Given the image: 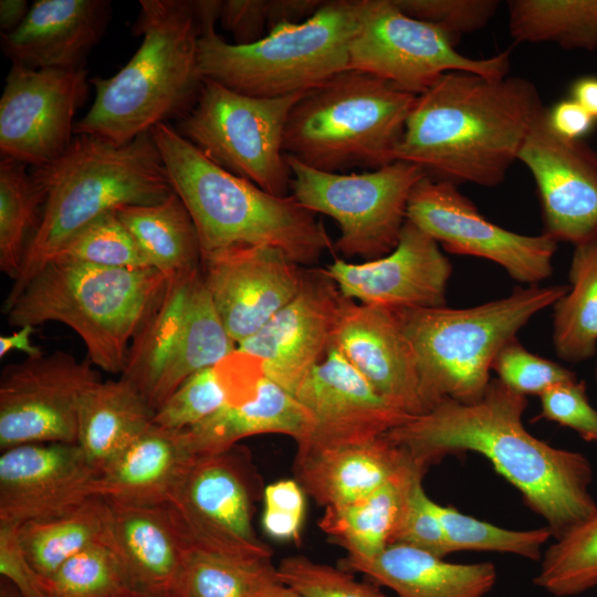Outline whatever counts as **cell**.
Segmentation results:
<instances>
[{
	"instance_id": "cell-11",
	"label": "cell",
	"mask_w": 597,
	"mask_h": 597,
	"mask_svg": "<svg viewBox=\"0 0 597 597\" xmlns=\"http://www.w3.org/2000/svg\"><path fill=\"white\" fill-rule=\"evenodd\" d=\"M304 94L255 97L203 78L176 129L223 169L272 195L289 196L292 175L283 150L284 130Z\"/></svg>"
},
{
	"instance_id": "cell-52",
	"label": "cell",
	"mask_w": 597,
	"mask_h": 597,
	"mask_svg": "<svg viewBox=\"0 0 597 597\" xmlns=\"http://www.w3.org/2000/svg\"><path fill=\"white\" fill-rule=\"evenodd\" d=\"M552 129L559 136L577 140L588 134L595 119L573 98L557 102L547 109Z\"/></svg>"
},
{
	"instance_id": "cell-24",
	"label": "cell",
	"mask_w": 597,
	"mask_h": 597,
	"mask_svg": "<svg viewBox=\"0 0 597 597\" xmlns=\"http://www.w3.org/2000/svg\"><path fill=\"white\" fill-rule=\"evenodd\" d=\"M294 397L312 419L310 437L297 448L371 439L411 418L379 395L332 346L298 385Z\"/></svg>"
},
{
	"instance_id": "cell-34",
	"label": "cell",
	"mask_w": 597,
	"mask_h": 597,
	"mask_svg": "<svg viewBox=\"0 0 597 597\" xmlns=\"http://www.w3.org/2000/svg\"><path fill=\"white\" fill-rule=\"evenodd\" d=\"M116 212L150 268L167 279L201 270L195 222L175 191L161 202L125 206Z\"/></svg>"
},
{
	"instance_id": "cell-30",
	"label": "cell",
	"mask_w": 597,
	"mask_h": 597,
	"mask_svg": "<svg viewBox=\"0 0 597 597\" xmlns=\"http://www.w3.org/2000/svg\"><path fill=\"white\" fill-rule=\"evenodd\" d=\"M311 430L307 410L294 395L264 376L251 399L228 406L182 432L192 452L203 455L227 451L241 439L264 433L285 434L300 444Z\"/></svg>"
},
{
	"instance_id": "cell-42",
	"label": "cell",
	"mask_w": 597,
	"mask_h": 597,
	"mask_svg": "<svg viewBox=\"0 0 597 597\" xmlns=\"http://www.w3.org/2000/svg\"><path fill=\"white\" fill-rule=\"evenodd\" d=\"M44 585L49 597L137 596L118 558L104 541L69 558L44 579Z\"/></svg>"
},
{
	"instance_id": "cell-40",
	"label": "cell",
	"mask_w": 597,
	"mask_h": 597,
	"mask_svg": "<svg viewBox=\"0 0 597 597\" xmlns=\"http://www.w3.org/2000/svg\"><path fill=\"white\" fill-rule=\"evenodd\" d=\"M533 579L555 597H573L597 586V511L555 540Z\"/></svg>"
},
{
	"instance_id": "cell-4",
	"label": "cell",
	"mask_w": 597,
	"mask_h": 597,
	"mask_svg": "<svg viewBox=\"0 0 597 597\" xmlns=\"http://www.w3.org/2000/svg\"><path fill=\"white\" fill-rule=\"evenodd\" d=\"M150 134L195 222L202 259L231 248L269 245L298 265H311L332 249L321 221L292 195H272L223 169L168 123Z\"/></svg>"
},
{
	"instance_id": "cell-29",
	"label": "cell",
	"mask_w": 597,
	"mask_h": 597,
	"mask_svg": "<svg viewBox=\"0 0 597 597\" xmlns=\"http://www.w3.org/2000/svg\"><path fill=\"white\" fill-rule=\"evenodd\" d=\"M195 455L182 430L153 423L100 473L95 496L127 505H165Z\"/></svg>"
},
{
	"instance_id": "cell-38",
	"label": "cell",
	"mask_w": 597,
	"mask_h": 597,
	"mask_svg": "<svg viewBox=\"0 0 597 597\" xmlns=\"http://www.w3.org/2000/svg\"><path fill=\"white\" fill-rule=\"evenodd\" d=\"M507 9L516 42L597 49V0H510Z\"/></svg>"
},
{
	"instance_id": "cell-46",
	"label": "cell",
	"mask_w": 597,
	"mask_h": 597,
	"mask_svg": "<svg viewBox=\"0 0 597 597\" xmlns=\"http://www.w3.org/2000/svg\"><path fill=\"white\" fill-rule=\"evenodd\" d=\"M423 478L425 475L417 476L408 490L391 544L410 545L444 558L449 555V551L443 527L436 510V502L423 489Z\"/></svg>"
},
{
	"instance_id": "cell-36",
	"label": "cell",
	"mask_w": 597,
	"mask_h": 597,
	"mask_svg": "<svg viewBox=\"0 0 597 597\" xmlns=\"http://www.w3.org/2000/svg\"><path fill=\"white\" fill-rule=\"evenodd\" d=\"M568 291L553 305V346L579 364L597 352V241L574 247Z\"/></svg>"
},
{
	"instance_id": "cell-16",
	"label": "cell",
	"mask_w": 597,
	"mask_h": 597,
	"mask_svg": "<svg viewBox=\"0 0 597 597\" xmlns=\"http://www.w3.org/2000/svg\"><path fill=\"white\" fill-rule=\"evenodd\" d=\"M101 380L86 358L54 350L10 364L0 377V449L38 442L76 443L86 392Z\"/></svg>"
},
{
	"instance_id": "cell-58",
	"label": "cell",
	"mask_w": 597,
	"mask_h": 597,
	"mask_svg": "<svg viewBox=\"0 0 597 597\" xmlns=\"http://www.w3.org/2000/svg\"><path fill=\"white\" fill-rule=\"evenodd\" d=\"M595 380H596V384H597V363H596V368H595Z\"/></svg>"
},
{
	"instance_id": "cell-20",
	"label": "cell",
	"mask_w": 597,
	"mask_h": 597,
	"mask_svg": "<svg viewBox=\"0 0 597 597\" xmlns=\"http://www.w3.org/2000/svg\"><path fill=\"white\" fill-rule=\"evenodd\" d=\"M324 270L346 298L416 310L447 305L452 264L436 240L407 220L390 253L363 263L337 259Z\"/></svg>"
},
{
	"instance_id": "cell-18",
	"label": "cell",
	"mask_w": 597,
	"mask_h": 597,
	"mask_svg": "<svg viewBox=\"0 0 597 597\" xmlns=\"http://www.w3.org/2000/svg\"><path fill=\"white\" fill-rule=\"evenodd\" d=\"M517 160L534 178L543 234L574 247L597 241V151L556 134L545 108Z\"/></svg>"
},
{
	"instance_id": "cell-54",
	"label": "cell",
	"mask_w": 597,
	"mask_h": 597,
	"mask_svg": "<svg viewBox=\"0 0 597 597\" xmlns=\"http://www.w3.org/2000/svg\"><path fill=\"white\" fill-rule=\"evenodd\" d=\"M576 101L595 121L597 119V77L584 76L576 80L570 88Z\"/></svg>"
},
{
	"instance_id": "cell-14",
	"label": "cell",
	"mask_w": 597,
	"mask_h": 597,
	"mask_svg": "<svg viewBox=\"0 0 597 597\" xmlns=\"http://www.w3.org/2000/svg\"><path fill=\"white\" fill-rule=\"evenodd\" d=\"M256 475L249 453L195 455L166 504L190 546L240 556H272L254 532Z\"/></svg>"
},
{
	"instance_id": "cell-12",
	"label": "cell",
	"mask_w": 597,
	"mask_h": 597,
	"mask_svg": "<svg viewBox=\"0 0 597 597\" xmlns=\"http://www.w3.org/2000/svg\"><path fill=\"white\" fill-rule=\"evenodd\" d=\"M285 159L295 200L338 224L336 250L370 261L396 248L411 191L426 176L421 167L395 160L362 174H341L310 167L286 154Z\"/></svg>"
},
{
	"instance_id": "cell-33",
	"label": "cell",
	"mask_w": 597,
	"mask_h": 597,
	"mask_svg": "<svg viewBox=\"0 0 597 597\" xmlns=\"http://www.w3.org/2000/svg\"><path fill=\"white\" fill-rule=\"evenodd\" d=\"M428 469L415 461L371 494L348 504L326 507L318 527L347 555L374 557L380 554L391 544L411 483Z\"/></svg>"
},
{
	"instance_id": "cell-37",
	"label": "cell",
	"mask_w": 597,
	"mask_h": 597,
	"mask_svg": "<svg viewBox=\"0 0 597 597\" xmlns=\"http://www.w3.org/2000/svg\"><path fill=\"white\" fill-rule=\"evenodd\" d=\"M105 528V500L92 496L64 514L22 524L19 537L32 567L48 579L69 558L103 542Z\"/></svg>"
},
{
	"instance_id": "cell-25",
	"label": "cell",
	"mask_w": 597,
	"mask_h": 597,
	"mask_svg": "<svg viewBox=\"0 0 597 597\" xmlns=\"http://www.w3.org/2000/svg\"><path fill=\"white\" fill-rule=\"evenodd\" d=\"M104 542L118 558L139 597H171L189 546L165 505L106 501Z\"/></svg>"
},
{
	"instance_id": "cell-28",
	"label": "cell",
	"mask_w": 597,
	"mask_h": 597,
	"mask_svg": "<svg viewBox=\"0 0 597 597\" xmlns=\"http://www.w3.org/2000/svg\"><path fill=\"white\" fill-rule=\"evenodd\" d=\"M338 564L391 589L397 597H485L498 580L492 562L451 563L400 543L389 544L374 557L346 554Z\"/></svg>"
},
{
	"instance_id": "cell-59",
	"label": "cell",
	"mask_w": 597,
	"mask_h": 597,
	"mask_svg": "<svg viewBox=\"0 0 597 597\" xmlns=\"http://www.w3.org/2000/svg\"><path fill=\"white\" fill-rule=\"evenodd\" d=\"M121 597H137V596H121Z\"/></svg>"
},
{
	"instance_id": "cell-2",
	"label": "cell",
	"mask_w": 597,
	"mask_h": 597,
	"mask_svg": "<svg viewBox=\"0 0 597 597\" xmlns=\"http://www.w3.org/2000/svg\"><path fill=\"white\" fill-rule=\"evenodd\" d=\"M544 109L537 87L521 76L448 72L418 95L395 160L434 180L495 187Z\"/></svg>"
},
{
	"instance_id": "cell-41",
	"label": "cell",
	"mask_w": 597,
	"mask_h": 597,
	"mask_svg": "<svg viewBox=\"0 0 597 597\" xmlns=\"http://www.w3.org/2000/svg\"><path fill=\"white\" fill-rule=\"evenodd\" d=\"M449 554L462 551L495 552L541 561L543 547L553 537L547 526L532 530L504 528L449 505L436 503Z\"/></svg>"
},
{
	"instance_id": "cell-50",
	"label": "cell",
	"mask_w": 597,
	"mask_h": 597,
	"mask_svg": "<svg viewBox=\"0 0 597 597\" xmlns=\"http://www.w3.org/2000/svg\"><path fill=\"white\" fill-rule=\"evenodd\" d=\"M20 525L0 523V573L22 597H49L44 579L28 559L19 537Z\"/></svg>"
},
{
	"instance_id": "cell-53",
	"label": "cell",
	"mask_w": 597,
	"mask_h": 597,
	"mask_svg": "<svg viewBox=\"0 0 597 597\" xmlns=\"http://www.w3.org/2000/svg\"><path fill=\"white\" fill-rule=\"evenodd\" d=\"M34 326L25 325L11 335L0 336V357L3 358L9 352L17 349L27 354V357L39 356L42 350L31 343Z\"/></svg>"
},
{
	"instance_id": "cell-15",
	"label": "cell",
	"mask_w": 597,
	"mask_h": 597,
	"mask_svg": "<svg viewBox=\"0 0 597 597\" xmlns=\"http://www.w3.org/2000/svg\"><path fill=\"white\" fill-rule=\"evenodd\" d=\"M407 220L447 252L496 263L521 284L538 285L553 273L556 241L491 222L455 185L425 176L411 191Z\"/></svg>"
},
{
	"instance_id": "cell-44",
	"label": "cell",
	"mask_w": 597,
	"mask_h": 597,
	"mask_svg": "<svg viewBox=\"0 0 597 597\" xmlns=\"http://www.w3.org/2000/svg\"><path fill=\"white\" fill-rule=\"evenodd\" d=\"M276 569L280 582L302 597H390L373 582H359L352 572L303 555L282 558Z\"/></svg>"
},
{
	"instance_id": "cell-32",
	"label": "cell",
	"mask_w": 597,
	"mask_h": 597,
	"mask_svg": "<svg viewBox=\"0 0 597 597\" xmlns=\"http://www.w3.org/2000/svg\"><path fill=\"white\" fill-rule=\"evenodd\" d=\"M263 378L262 362L235 349L189 376L155 411L153 422L169 430L188 429L228 406L251 399Z\"/></svg>"
},
{
	"instance_id": "cell-26",
	"label": "cell",
	"mask_w": 597,
	"mask_h": 597,
	"mask_svg": "<svg viewBox=\"0 0 597 597\" xmlns=\"http://www.w3.org/2000/svg\"><path fill=\"white\" fill-rule=\"evenodd\" d=\"M109 18L111 2L106 0H38L19 28L1 33V49L12 64L83 67Z\"/></svg>"
},
{
	"instance_id": "cell-35",
	"label": "cell",
	"mask_w": 597,
	"mask_h": 597,
	"mask_svg": "<svg viewBox=\"0 0 597 597\" xmlns=\"http://www.w3.org/2000/svg\"><path fill=\"white\" fill-rule=\"evenodd\" d=\"M283 584L272 556L188 546L171 597H275Z\"/></svg>"
},
{
	"instance_id": "cell-57",
	"label": "cell",
	"mask_w": 597,
	"mask_h": 597,
	"mask_svg": "<svg viewBox=\"0 0 597 597\" xmlns=\"http://www.w3.org/2000/svg\"><path fill=\"white\" fill-rule=\"evenodd\" d=\"M275 597H302V596H300L297 593H295L291 588L283 585L277 591V594L275 595Z\"/></svg>"
},
{
	"instance_id": "cell-8",
	"label": "cell",
	"mask_w": 597,
	"mask_h": 597,
	"mask_svg": "<svg viewBox=\"0 0 597 597\" xmlns=\"http://www.w3.org/2000/svg\"><path fill=\"white\" fill-rule=\"evenodd\" d=\"M358 10V0L324 1L306 20L281 23L245 45L227 42L214 21L206 22L198 42L200 73L255 97L306 93L348 70Z\"/></svg>"
},
{
	"instance_id": "cell-31",
	"label": "cell",
	"mask_w": 597,
	"mask_h": 597,
	"mask_svg": "<svg viewBox=\"0 0 597 597\" xmlns=\"http://www.w3.org/2000/svg\"><path fill=\"white\" fill-rule=\"evenodd\" d=\"M154 416L148 400L128 380L100 381L82 400L76 443L101 473L153 426Z\"/></svg>"
},
{
	"instance_id": "cell-56",
	"label": "cell",
	"mask_w": 597,
	"mask_h": 597,
	"mask_svg": "<svg viewBox=\"0 0 597 597\" xmlns=\"http://www.w3.org/2000/svg\"><path fill=\"white\" fill-rule=\"evenodd\" d=\"M0 597H22L21 594L6 579L1 580Z\"/></svg>"
},
{
	"instance_id": "cell-13",
	"label": "cell",
	"mask_w": 597,
	"mask_h": 597,
	"mask_svg": "<svg viewBox=\"0 0 597 597\" xmlns=\"http://www.w3.org/2000/svg\"><path fill=\"white\" fill-rule=\"evenodd\" d=\"M358 27L348 46V70L385 80L420 95L448 72L505 77L510 50L473 59L437 24L404 12L395 0H358Z\"/></svg>"
},
{
	"instance_id": "cell-23",
	"label": "cell",
	"mask_w": 597,
	"mask_h": 597,
	"mask_svg": "<svg viewBox=\"0 0 597 597\" xmlns=\"http://www.w3.org/2000/svg\"><path fill=\"white\" fill-rule=\"evenodd\" d=\"M329 346L399 410L411 417L428 411L416 354L396 310L344 297Z\"/></svg>"
},
{
	"instance_id": "cell-22",
	"label": "cell",
	"mask_w": 597,
	"mask_h": 597,
	"mask_svg": "<svg viewBox=\"0 0 597 597\" xmlns=\"http://www.w3.org/2000/svg\"><path fill=\"white\" fill-rule=\"evenodd\" d=\"M100 473L77 443H27L1 451L0 523L66 513L92 496Z\"/></svg>"
},
{
	"instance_id": "cell-51",
	"label": "cell",
	"mask_w": 597,
	"mask_h": 597,
	"mask_svg": "<svg viewBox=\"0 0 597 597\" xmlns=\"http://www.w3.org/2000/svg\"><path fill=\"white\" fill-rule=\"evenodd\" d=\"M219 20L222 28L232 34L234 44L254 43L270 30V0L221 1Z\"/></svg>"
},
{
	"instance_id": "cell-1",
	"label": "cell",
	"mask_w": 597,
	"mask_h": 597,
	"mask_svg": "<svg viewBox=\"0 0 597 597\" xmlns=\"http://www.w3.org/2000/svg\"><path fill=\"white\" fill-rule=\"evenodd\" d=\"M527 404L526 396L493 378L478 401L442 399L385 437L427 468L449 454L483 455L557 540L597 511L594 469L584 453L533 436L523 422Z\"/></svg>"
},
{
	"instance_id": "cell-48",
	"label": "cell",
	"mask_w": 597,
	"mask_h": 597,
	"mask_svg": "<svg viewBox=\"0 0 597 597\" xmlns=\"http://www.w3.org/2000/svg\"><path fill=\"white\" fill-rule=\"evenodd\" d=\"M540 418L567 427L597 444V407H593L584 380L557 384L540 396Z\"/></svg>"
},
{
	"instance_id": "cell-21",
	"label": "cell",
	"mask_w": 597,
	"mask_h": 597,
	"mask_svg": "<svg viewBox=\"0 0 597 597\" xmlns=\"http://www.w3.org/2000/svg\"><path fill=\"white\" fill-rule=\"evenodd\" d=\"M343 298L324 269L305 270L297 295L237 349L259 358L264 376L294 395L325 357Z\"/></svg>"
},
{
	"instance_id": "cell-17",
	"label": "cell",
	"mask_w": 597,
	"mask_h": 597,
	"mask_svg": "<svg viewBox=\"0 0 597 597\" xmlns=\"http://www.w3.org/2000/svg\"><path fill=\"white\" fill-rule=\"evenodd\" d=\"M87 93L84 67L12 64L0 98L1 157L32 167L60 157L73 140L74 116Z\"/></svg>"
},
{
	"instance_id": "cell-43",
	"label": "cell",
	"mask_w": 597,
	"mask_h": 597,
	"mask_svg": "<svg viewBox=\"0 0 597 597\" xmlns=\"http://www.w3.org/2000/svg\"><path fill=\"white\" fill-rule=\"evenodd\" d=\"M51 261L106 268H150L116 210L100 216L54 254Z\"/></svg>"
},
{
	"instance_id": "cell-3",
	"label": "cell",
	"mask_w": 597,
	"mask_h": 597,
	"mask_svg": "<svg viewBox=\"0 0 597 597\" xmlns=\"http://www.w3.org/2000/svg\"><path fill=\"white\" fill-rule=\"evenodd\" d=\"M30 174L44 205L3 313L61 247L90 222L125 206L161 202L174 192L150 132L126 144L75 135L60 157L32 167Z\"/></svg>"
},
{
	"instance_id": "cell-5",
	"label": "cell",
	"mask_w": 597,
	"mask_h": 597,
	"mask_svg": "<svg viewBox=\"0 0 597 597\" xmlns=\"http://www.w3.org/2000/svg\"><path fill=\"white\" fill-rule=\"evenodd\" d=\"M139 4L133 32L143 36L142 43L116 74L91 80L94 102L75 123V135L126 144L167 119H180L199 95L201 27L193 1L140 0Z\"/></svg>"
},
{
	"instance_id": "cell-45",
	"label": "cell",
	"mask_w": 597,
	"mask_h": 597,
	"mask_svg": "<svg viewBox=\"0 0 597 597\" xmlns=\"http://www.w3.org/2000/svg\"><path fill=\"white\" fill-rule=\"evenodd\" d=\"M492 370L501 383L526 397H540L557 384L577 379L574 371L561 364L530 352L517 337L501 348Z\"/></svg>"
},
{
	"instance_id": "cell-47",
	"label": "cell",
	"mask_w": 597,
	"mask_h": 597,
	"mask_svg": "<svg viewBox=\"0 0 597 597\" xmlns=\"http://www.w3.org/2000/svg\"><path fill=\"white\" fill-rule=\"evenodd\" d=\"M407 14L437 24L458 42L484 28L495 14L496 0H395Z\"/></svg>"
},
{
	"instance_id": "cell-7",
	"label": "cell",
	"mask_w": 597,
	"mask_h": 597,
	"mask_svg": "<svg viewBox=\"0 0 597 597\" xmlns=\"http://www.w3.org/2000/svg\"><path fill=\"white\" fill-rule=\"evenodd\" d=\"M568 285L516 287L469 307L396 310L416 354L428 410L442 399L478 401L501 348Z\"/></svg>"
},
{
	"instance_id": "cell-49",
	"label": "cell",
	"mask_w": 597,
	"mask_h": 597,
	"mask_svg": "<svg viewBox=\"0 0 597 597\" xmlns=\"http://www.w3.org/2000/svg\"><path fill=\"white\" fill-rule=\"evenodd\" d=\"M305 495L295 479L279 480L264 488L261 522L269 537L295 543L301 540L306 509Z\"/></svg>"
},
{
	"instance_id": "cell-39",
	"label": "cell",
	"mask_w": 597,
	"mask_h": 597,
	"mask_svg": "<svg viewBox=\"0 0 597 597\" xmlns=\"http://www.w3.org/2000/svg\"><path fill=\"white\" fill-rule=\"evenodd\" d=\"M44 196L27 165L7 157L0 161V270L19 276L27 248L40 223Z\"/></svg>"
},
{
	"instance_id": "cell-10",
	"label": "cell",
	"mask_w": 597,
	"mask_h": 597,
	"mask_svg": "<svg viewBox=\"0 0 597 597\" xmlns=\"http://www.w3.org/2000/svg\"><path fill=\"white\" fill-rule=\"evenodd\" d=\"M237 349L226 331L202 271L168 279L127 354L124 379L156 411L192 374Z\"/></svg>"
},
{
	"instance_id": "cell-27",
	"label": "cell",
	"mask_w": 597,
	"mask_h": 597,
	"mask_svg": "<svg viewBox=\"0 0 597 597\" xmlns=\"http://www.w3.org/2000/svg\"><path fill=\"white\" fill-rule=\"evenodd\" d=\"M413 462L383 434L355 442L297 448L293 471L306 495L326 509L371 494Z\"/></svg>"
},
{
	"instance_id": "cell-55",
	"label": "cell",
	"mask_w": 597,
	"mask_h": 597,
	"mask_svg": "<svg viewBox=\"0 0 597 597\" xmlns=\"http://www.w3.org/2000/svg\"><path fill=\"white\" fill-rule=\"evenodd\" d=\"M25 0H1L0 1V29L1 33L14 31L27 18L30 11Z\"/></svg>"
},
{
	"instance_id": "cell-6",
	"label": "cell",
	"mask_w": 597,
	"mask_h": 597,
	"mask_svg": "<svg viewBox=\"0 0 597 597\" xmlns=\"http://www.w3.org/2000/svg\"><path fill=\"white\" fill-rule=\"evenodd\" d=\"M168 279L154 268L50 261L4 313L9 325L59 322L82 339L92 364L123 374L129 346Z\"/></svg>"
},
{
	"instance_id": "cell-19",
	"label": "cell",
	"mask_w": 597,
	"mask_h": 597,
	"mask_svg": "<svg viewBox=\"0 0 597 597\" xmlns=\"http://www.w3.org/2000/svg\"><path fill=\"white\" fill-rule=\"evenodd\" d=\"M201 271L218 315L237 345L297 295L305 275L282 250L269 245L208 255Z\"/></svg>"
},
{
	"instance_id": "cell-9",
	"label": "cell",
	"mask_w": 597,
	"mask_h": 597,
	"mask_svg": "<svg viewBox=\"0 0 597 597\" xmlns=\"http://www.w3.org/2000/svg\"><path fill=\"white\" fill-rule=\"evenodd\" d=\"M417 97L379 77L344 71L296 102L283 150L323 171L377 169L395 161Z\"/></svg>"
}]
</instances>
